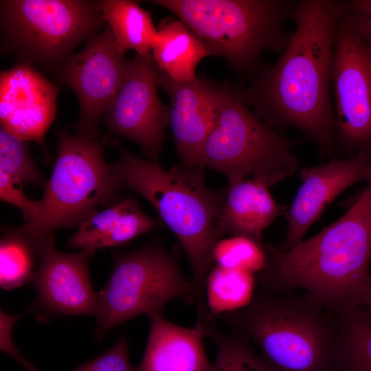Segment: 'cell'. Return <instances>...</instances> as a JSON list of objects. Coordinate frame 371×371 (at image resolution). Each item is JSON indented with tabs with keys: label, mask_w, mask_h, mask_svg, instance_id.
Segmentation results:
<instances>
[{
	"label": "cell",
	"mask_w": 371,
	"mask_h": 371,
	"mask_svg": "<svg viewBox=\"0 0 371 371\" xmlns=\"http://www.w3.org/2000/svg\"><path fill=\"white\" fill-rule=\"evenodd\" d=\"M340 1H298L295 28L273 65L234 95L269 126L296 128L322 155H332L336 131L331 78Z\"/></svg>",
	"instance_id": "1"
},
{
	"label": "cell",
	"mask_w": 371,
	"mask_h": 371,
	"mask_svg": "<svg viewBox=\"0 0 371 371\" xmlns=\"http://www.w3.org/2000/svg\"><path fill=\"white\" fill-rule=\"evenodd\" d=\"M346 212L289 249L263 245L260 290L304 291L332 311L361 308L371 291V175Z\"/></svg>",
	"instance_id": "2"
},
{
	"label": "cell",
	"mask_w": 371,
	"mask_h": 371,
	"mask_svg": "<svg viewBox=\"0 0 371 371\" xmlns=\"http://www.w3.org/2000/svg\"><path fill=\"white\" fill-rule=\"evenodd\" d=\"M111 166L123 186L146 199L179 240L192 271L197 319L207 320L205 282L213 267L214 247L220 240L216 226L225 188H208L201 166L180 164L166 169L124 148Z\"/></svg>",
	"instance_id": "3"
},
{
	"label": "cell",
	"mask_w": 371,
	"mask_h": 371,
	"mask_svg": "<svg viewBox=\"0 0 371 371\" xmlns=\"http://www.w3.org/2000/svg\"><path fill=\"white\" fill-rule=\"evenodd\" d=\"M340 315L304 291H259L218 318L245 333L276 371H338Z\"/></svg>",
	"instance_id": "4"
},
{
	"label": "cell",
	"mask_w": 371,
	"mask_h": 371,
	"mask_svg": "<svg viewBox=\"0 0 371 371\" xmlns=\"http://www.w3.org/2000/svg\"><path fill=\"white\" fill-rule=\"evenodd\" d=\"M174 13L211 55L240 73L259 66L266 52H281L291 34L295 0H152Z\"/></svg>",
	"instance_id": "5"
},
{
	"label": "cell",
	"mask_w": 371,
	"mask_h": 371,
	"mask_svg": "<svg viewBox=\"0 0 371 371\" xmlns=\"http://www.w3.org/2000/svg\"><path fill=\"white\" fill-rule=\"evenodd\" d=\"M214 108L199 166L225 175L228 186L250 176L271 188L295 173L297 140L267 124L226 86L214 85Z\"/></svg>",
	"instance_id": "6"
},
{
	"label": "cell",
	"mask_w": 371,
	"mask_h": 371,
	"mask_svg": "<svg viewBox=\"0 0 371 371\" xmlns=\"http://www.w3.org/2000/svg\"><path fill=\"white\" fill-rule=\"evenodd\" d=\"M57 156L44 185L35 218L14 228L30 241L59 228L79 227L100 205L115 203L123 187L106 163L102 142L79 134L58 133Z\"/></svg>",
	"instance_id": "7"
},
{
	"label": "cell",
	"mask_w": 371,
	"mask_h": 371,
	"mask_svg": "<svg viewBox=\"0 0 371 371\" xmlns=\"http://www.w3.org/2000/svg\"><path fill=\"white\" fill-rule=\"evenodd\" d=\"M113 256L111 276L97 293L98 338L134 317L161 311L175 299L195 303L193 282L183 274L177 257L162 246L150 244Z\"/></svg>",
	"instance_id": "8"
},
{
	"label": "cell",
	"mask_w": 371,
	"mask_h": 371,
	"mask_svg": "<svg viewBox=\"0 0 371 371\" xmlns=\"http://www.w3.org/2000/svg\"><path fill=\"white\" fill-rule=\"evenodd\" d=\"M3 41L20 63L52 67L61 63L104 23L99 1H0Z\"/></svg>",
	"instance_id": "9"
},
{
	"label": "cell",
	"mask_w": 371,
	"mask_h": 371,
	"mask_svg": "<svg viewBox=\"0 0 371 371\" xmlns=\"http://www.w3.org/2000/svg\"><path fill=\"white\" fill-rule=\"evenodd\" d=\"M331 91L337 144L351 156L371 151V48L344 14L335 34Z\"/></svg>",
	"instance_id": "10"
},
{
	"label": "cell",
	"mask_w": 371,
	"mask_h": 371,
	"mask_svg": "<svg viewBox=\"0 0 371 371\" xmlns=\"http://www.w3.org/2000/svg\"><path fill=\"white\" fill-rule=\"evenodd\" d=\"M86 41L80 52L63 63L60 78L79 102L78 134L95 139L98 122L121 87L128 60L117 49L108 26Z\"/></svg>",
	"instance_id": "11"
},
{
	"label": "cell",
	"mask_w": 371,
	"mask_h": 371,
	"mask_svg": "<svg viewBox=\"0 0 371 371\" xmlns=\"http://www.w3.org/2000/svg\"><path fill=\"white\" fill-rule=\"evenodd\" d=\"M158 74L151 55L135 54L104 119L111 133L136 143L148 159L155 161L161 153L170 114V107L157 93Z\"/></svg>",
	"instance_id": "12"
},
{
	"label": "cell",
	"mask_w": 371,
	"mask_h": 371,
	"mask_svg": "<svg viewBox=\"0 0 371 371\" xmlns=\"http://www.w3.org/2000/svg\"><path fill=\"white\" fill-rule=\"evenodd\" d=\"M31 243L40 258L32 278L36 304L49 315H95L98 295L88 271L89 259L95 251L60 252L52 234Z\"/></svg>",
	"instance_id": "13"
},
{
	"label": "cell",
	"mask_w": 371,
	"mask_h": 371,
	"mask_svg": "<svg viewBox=\"0 0 371 371\" xmlns=\"http://www.w3.org/2000/svg\"><path fill=\"white\" fill-rule=\"evenodd\" d=\"M370 175V150L301 169L300 186L282 214L287 222V230L280 247L289 249L302 241L310 227L337 196L353 184L366 181Z\"/></svg>",
	"instance_id": "14"
},
{
	"label": "cell",
	"mask_w": 371,
	"mask_h": 371,
	"mask_svg": "<svg viewBox=\"0 0 371 371\" xmlns=\"http://www.w3.org/2000/svg\"><path fill=\"white\" fill-rule=\"evenodd\" d=\"M58 89L31 65L19 63L0 75L1 127L20 139L39 144L52 124Z\"/></svg>",
	"instance_id": "15"
},
{
	"label": "cell",
	"mask_w": 371,
	"mask_h": 371,
	"mask_svg": "<svg viewBox=\"0 0 371 371\" xmlns=\"http://www.w3.org/2000/svg\"><path fill=\"white\" fill-rule=\"evenodd\" d=\"M157 84L170 96L169 126L180 164L199 166L214 122V85L197 76L177 81L159 69Z\"/></svg>",
	"instance_id": "16"
},
{
	"label": "cell",
	"mask_w": 371,
	"mask_h": 371,
	"mask_svg": "<svg viewBox=\"0 0 371 371\" xmlns=\"http://www.w3.org/2000/svg\"><path fill=\"white\" fill-rule=\"evenodd\" d=\"M150 330L137 371H210L203 340L213 324L196 322L184 328L166 320L161 311L150 314Z\"/></svg>",
	"instance_id": "17"
},
{
	"label": "cell",
	"mask_w": 371,
	"mask_h": 371,
	"mask_svg": "<svg viewBox=\"0 0 371 371\" xmlns=\"http://www.w3.org/2000/svg\"><path fill=\"white\" fill-rule=\"evenodd\" d=\"M283 213L266 184L245 179L225 188L216 233L220 240L225 235L243 236L261 243L263 231Z\"/></svg>",
	"instance_id": "18"
},
{
	"label": "cell",
	"mask_w": 371,
	"mask_h": 371,
	"mask_svg": "<svg viewBox=\"0 0 371 371\" xmlns=\"http://www.w3.org/2000/svg\"><path fill=\"white\" fill-rule=\"evenodd\" d=\"M163 225L159 218L146 214L135 199L128 196L90 216L69 238L68 245L94 251L122 246Z\"/></svg>",
	"instance_id": "19"
},
{
	"label": "cell",
	"mask_w": 371,
	"mask_h": 371,
	"mask_svg": "<svg viewBox=\"0 0 371 371\" xmlns=\"http://www.w3.org/2000/svg\"><path fill=\"white\" fill-rule=\"evenodd\" d=\"M157 68L177 81L196 77V69L210 54L189 27L179 19L163 20L150 54Z\"/></svg>",
	"instance_id": "20"
},
{
	"label": "cell",
	"mask_w": 371,
	"mask_h": 371,
	"mask_svg": "<svg viewBox=\"0 0 371 371\" xmlns=\"http://www.w3.org/2000/svg\"><path fill=\"white\" fill-rule=\"evenodd\" d=\"M102 20L110 28L117 49L149 57L157 36L150 13L131 0H101Z\"/></svg>",
	"instance_id": "21"
},
{
	"label": "cell",
	"mask_w": 371,
	"mask_h": 371,
	"mask_svg": "<svg viewBox=\"0 0 371 371\" xmlns=\"http://www.w3.org/2000/svg\"><path fill=\"white\" fill-rule=\"evenodd\" d=\"M256 277L243 269L215 265L205 282V301L210 320L247 306L254 295Z\"/></svg>",
	"instance_id": "22"
},
{
	"label": "cell",
	"mask_w": 371,
	"mask_h": 371,
	"mask_svg": "<svg viewBox=\"0 0 371 371\" xmlns=\"http://www.w3.org/2000/svg\"><path fill=\"white\" fill-rule=\"evenodd\" d=\"M338 371H371V322L361 308L341 313Z\"/></svg>",
	"instance_id": "23"
},
{
	"label": "cell",
	"mask_w": 371,
	"mask_h": 371,
	"mask_svg": "<svg viewBox=\"0 0 371 371\" xmlns=\"http://www.w3.org/2000/svg\"><path fill=\"white\" fill-rule=\"evenodd\" d=\"M208 337L214 341L216 357L210 371H276L258 355L251 341L242 331L233 329L228 333L210 326Z\"/></svg>",
	"instance_id": "24"
},
{
	"label": "cell",
	"mask_w": 371,
	"mask_h": 371,
	"mask_svg": "<svg viewBox=\"0 0 371 371\" xmlns=\"http://www.w3.org/2000/svg\"><path fill=\"white\" fill-rule=\"evenodd\" d=\"M0 244V284L6 290L32 279L35 254L32 243L14 229H4Z\"/></svg>",
	"instance_id": "25"
},
{
	"label": "cell",
	"mask_w": 371,
	"mask_h": 371,
	"mask_svg": "<svg viewBox=\"0 0 371 371\" xmlns=\"http://www.w3.org/2000/svg\"><path fill=\"white\" fill-rule=\"evenodd\" d=\"M27 142L0 128V170L21 183L44 186L43 175L35 166Z\"/></svg>",
	"instance_id": "26"
},
{
	"label": "cell",
	"mask_w": 371,
	"mask_h": 371,
	"mask_svg": "<svg viewBox=\"0 0 371 371\" xmlns=\"http://www.w3.org/2000/svg\"><path fill=\"white\" fill-rule=\"evenodd\" d=\"M212 255L216 265L243 269L254 274L261 271L266 262L263 245L243 236L219 240Z\"/></svg>",
	"instance_id": "27"
},
{
	"label": "cell",
	"mask_w": 371,
	"mask_h": 371,
	"mask_svg": "<svg viewBox=\"0 0 371 371\" xmlns=\"http://www.w3.org/2000/svg\"><path fill=\"white\" fill-rule=\"evenodd\" d=\"M72 371H137L131 363L128 346L124 337L107 352Z\"/></svg>",
	"instance_id": "28"
},
{
	"label": "cell",
	"mask_w": 371,
	"mask_h": 371,
	"mask_svg": "<svg viewBox=\"0 0 371 371\" xmlns=\"http://www.w3.org/2000/svg\"><path fill=\"white\" fill-rule=\"evenodd\" d=\"M22 183L0 170V198L3 202L19 208L25 223L33 221L39 210V201H32L23 192Z\"/></svg>",
	"instance_id": "29"
},
{
	"label": "cell",
	"mask_w": 371,
	"mask_h": 371,
	"mask_svg": "<svg viewBox=\"0 0 371 371\" xmlns=\"http://www.w3.org/2000/svg\"><path fill=\"white\" fill-rule=\"evenodd\" d=\"M344 16L371 48V0L340 1Z\"/></svg>",
	"instance_id": "30"
},
{
	"label": "cell",
	"mask_w": 371,
	"mask_h": 371,
	"mask_svg": "<svg viewBox=\"0 0 371 371\" xmlns=\"http://www.w3.org/2000/svg\"><path fill=\"white\" fill-rule=\"evenodd\" d=\"M371 322V291L369 293L363 305L360 308Z\"/></svg>",
	"instance_id": "31"
}]
</instances>
